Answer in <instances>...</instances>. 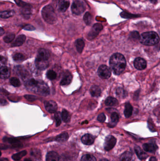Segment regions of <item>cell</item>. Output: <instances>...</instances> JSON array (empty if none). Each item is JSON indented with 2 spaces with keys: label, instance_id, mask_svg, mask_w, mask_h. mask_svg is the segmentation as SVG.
<instances>
[{
  "label": "cell",
  "instance_id": "6da1fadb",
  "mask_svg": "<svg viewBox=\"0 0 160 161\" xmlns=\"http://www.w3.org/2000/svg\"><path fill=\"white\" fill-rule=\"evenodd\" d=\"M110 65L114 74L116 75H119L126 69V61L122 54L115 53L111 57Z\"/></svg>",
  "mask_w": 160,
  "mask_h": 161
},
{
  "label": "cell",
  "instance_id": "7a4b0ae2",
  "mask_svg": "<svg viewBox=\"0 0 160 161\" xmlns=\"http://www.w3.org/2000/svg\"><path fill=\"white\" fill-rule=\"evenodd\" d=\"M27 88L39 95L47 96L50 93V88L46 83L42 80H36L32 78L26 83Z\"/></svg>",
  "mask_w": 160,
  "mask_h": 161
},
{
  "label": "cell",
  "instance_id": "3957f363",
  "mask_svg": "<svg viewBox=\"0 0 160 161\" xmlns=\"http://www.w3.org/2000/svg\"><path fill=\"white\" fill-rule=\"evenodd\" d=\"M159 39L158 34L153 31L142 33L139 38L140 42L146 46L156 45L159 43Z\"/></svg>",
  "mask_w": 160,
  "mask_h": 161
},
{
  "label": "cell",
  "instance_id": "277c9868",
  "mask_svg": "<svg viewBox=\"0 0 160 161\" xmlns=\"http://www.w3.org/2000/svg\"><path fill=\"white\" fill-rule=\"evenodd\" d=\"M42 14L45 21L50 24H53L57 21V14L53 7L50 5H47L43 8Z\"/></svg>",
  "mask_w": 160,
  "mask_h": 161
},
{
  "label": "cell",
  "instance_id": "5b68a950",
  "mask_svg": "<svg viewBox=\"0 0 160 161\" xmlns=\"http://www.w3.org/2000/svg\"><path fill=\"white\" fill-rule=\"evenodd\" d=\"M71 9L73 14L80 15L85 12L86 6L85 2L81 0H76L73 2Z\"/></svg>",
  "mask_w": 160,
  "mask_h": 161
},
{
  "label": "cell",
  "instance_id": "8992f818",
  "mask_svg": "<svg viewBox=\"0 0 160 161\" xmlns=\"http://www.w3.org/2000/svg\"><path fill=\"white\" fill-rule=\"evenodd\" d=\"M99 76L103 79H107L110 77L111 70L110 68L106 65H101L98 70Z\"/></svg>",
  "mask_w": 160,
  "mask_h": 161
},
{
  "label": "cell",
  "instance_id": "52a82bcc",
  "mask_svg": "<svg viewBox=\"0 0 160 161\" xmlns=\"http://www.w3.org/2000/svg\"><path fill=\"white\" fill-rule=\"evenodd\" d=\"M103 29V25L100 23H97L94 25L90 32L88 33V38L89 40L93 39L98 36L99 33Z\"/></svg>",
  "mask_w": 160,
  "mask_h": 161
},
{
  "label": "cell",
  "instance_id": "ba28073f",
  "mask_svg": "<svg viewBox=\"0 0 160 161\" xmlns=\"http://www.w3.org/2000/svg\"><path fill=\"white\" fill-rule=\"evenodd\" d=\"M116 139L112 135H108L105 139L104 142V149L105 150L109 151L113 149L116 144Z\"/></svg>",
  "mask_w": 160,
  "mask_h": 161
},
{
  "label": "cell",
  "instance_id": "9c48e42d",
  "mask_svg": "<svg viewBox=\"0 0 160 161\" xmlns=\"http://www.w3.org/2000/svg\"><path fill=\"white\" fill-rule=\"evenodd\" d=\"M45 107L46 110L50 113H55L57 110V105L53 100L45 101Z\"/></svg>",
  "mask_w": 160,
  "mask_h": 161
},
{
  "label": "cell",
  "instance_id": "30bf717a",
  "mask_svg": "<svg viewBox=\"0 0 160 161\" xmlns=\"http://www.w3.org/2000/svg\"><path fill=\"white\" fill-rule=\"evenodd\" d=\"M134 66L138 70H143L146 68V62L142 58H137L134 61Z\"/></svg>",
  "mask_w": 160,
  "mask_h": 161
},
{
  "label": "cell",
  "instance_id": "8fae6325",
  "mask_svg": "<svg viewBox=\"0 0 160 161\" xmlns=\"http://www.w3.org/2000/svg\"><path fill=\"white\" fill-rule=\"evenodd\" d=\"M49 52L45 49H40L38 51L37 59L42 60H47L50 58Z\"/></svg>",
  "mask_w": 160,
  "mask_h": 161
},
{
  "label": "cell",
  "instance_id": "7c38bea8",
  "mask_svg": "<svg viewBox=\"0 0 160 161\" xmlns=\"http://www.w3.org/2000/svg\"><path fill=\"white\" fill-rule=\"evenodd\" d=\"M81 141L83 144L86 145H91L93 144L95 138L92 135L86 134L81 138Z\"/></svg>",
  "mask_w": 160,
  "mask_h": 161
},
{
  "label": "cell",
  "instance_id": "4fadbf2b",
  "mask_svg": "<svg viewBox=\"0 0 160 161\" xmlns=\"http://www.w3.org/2000/svg\"><path fill=\"white\" fill-rule=\"evenodd\" d=\"M143 148L146 152L154 153L156 150L157 146L155 143H148L143 145Z\"/></svg>",
  "mask_w": 160,
  "mask_h": 161
},
{
  "label": "cell",
  "instance_id": "5bb4252c",
  "mask_svg": "<svg viewBox=\"0 0 160 161\" xmlns=\"http://www.w3.org/2000/svg\"><path fill=\"white\" fill-rule=\"evenodd\" d=\"M35 65L38 69L39 70H44L49 67V62L47 60H42L36 58Z\"/></svg>",
  "mask_w": 160,
  "mask_h": 161
},
{
  "label": "cell",
  "instance_id": "9a60e30c",
  "mask_svg": "<svg viewBox=\"0 0 160 161\" xmlns=\"http://www.w3.org/2000/svg\"><path fill=\"white\" fill-rule=\"evenodd\" d=\"M11 75V71L8 67L6 66L0 68V78L6 79L8 78Z\"/></svg>",
  "mask_w": 160,
  "mask_h": 161
},
{
  "label": "cell",
  "instance_id": "2e32d148",
  "mask_svg": "<svg viewBox=\"0 0 160 161\" xmlns=\"http://www.w3.org/2000/svg\"><path fill=\"white\" fill-rule=\"evenodd\" d=\"M60 157L57 152L51 151L46 155V161H59Z\"/></svg>",
  "mask_w": 160,
  "mask_h": 161
},
{
  "label": "cell",
  "instance_id": "e0dca14e",
  "mask_svg": "<svg viewBox=\"0 0 160 161\" xmlns=\"http://www.w3.org/2000/svg\"><path fill=\"white\" fill-rule=\"evenodd\" d=\"M70 6V2L65 0H59L58 4V9L60 12H65Z\"/></svg>",
  "mask_w": 160,
  "mask_h": 161
},
{
  "label": "cell",
  "instance_id": "ac0fdd59",
  "mask_svg": "<svg viewBox=\"0 0 160 161\" xmlns=\"http://www.w3.org/2000/svg\"><path fill=\"white\" fill-rule=\"evenodd\" d=\"M26 39V37L24 35H20L17 38L14 43L12 44V47H18L23 44Z\"/></svg>",
  "mask_w": 160,
  "mask_h": 161
},
{
  "label": "cell",
  "instance_id": "d6986e66",
  "mask_svg": "<svg viewBox=\"0 0 160 161\" xmlns=\"http://www.w3.org/2000/svg\"><path fill=\"white\" fill-rule=\"evenodd\" d=\"M134 157L133 154L126 151L123 153L120 157V161H133Z\"/></svg>",
  "mask_w": 160,
  "mask_h": 161
},
{
  "label": "cell",
  "instance_id": "ffe728a7",
  "mask_svg": "<svg viewBox=\"0 0 160 161\" xmlns=\"http://www.w3.org/2000/svg\"><path fill=\"white\" fill-rule=\"evenodd\" d=\"M134 149H135V153L139 159L143 160V159H146V158L148 157V154L145 153L143 150H142L141 149L139 146H136L134 148Z\"/></svg>",
  "mask_w": 160,
  "mask_h": 161
},
{
  "label": "cell",
  "instance_id": "44dd1931",
  "mask_svg": "<svg viewBox=\"0 0 160 161\" xmlns=\"http://www.w3.org/2000/svg\"><path fill=\"white\" fill-rule=\"evenodd\" d=\"M90 93L93 97H97L100 96L101 93V90L98 86L93 85L90 90Z\"/></svg>",
  "mask_w": 160,
  "mask_h": 161
},
{
  "label": "cell",
  "instance_id": "7402d4cb",
  "mask_svg": "<svg viewBox=\"0 0 160 161\" xmlns=\"http://www.w3.org/2000/svg\"><path fill=\"white\" fill-rule=\"evenodd\" d=\"M133 107L130 104L127 103L126 104L124 109V114L126 118H129L131 116L133 113Z\"/></svg>",
  "mask_w": 160,
  "mask_h": 161
},
{
  "label": "cell",
  "instance_id": "603a6c76",
  "mask_svg": "<svg viewBox=\"0 0 160 161\" xmlns=\"http://www.w3.org/2000/svg\"><path fill=\"white\" fill-rule=\"evenodd\" d=\"M72 76L71 74L69 73L63 77V79L60 82V84L62 86L68 85L72 82Z\"/></svg>",
  "mask_w": 160,
  "mask_h": 161
},
{
  "label": "cell",
  "instance_id": "cb8c5ba5",
  "mask_svg": "<svg viewBox=\"0 0 160 161\" xmlns=\"http://www.w3.org/2000/svg\"><path fill=\"white\" fill-rule=\"evenodd\" d=\"M75 45L77 51L79 53H81L83 51V49L84 48L85 43L84 41L81 39H79L76 41L75 42Z\"/></svg>",
  "mask_w": 160,
  "mask_h": 161
},
{
  "label": "cell",
  "instance_id": "d4e9b609",
  "mask_svg": "<svg viewBox=\"0 0 160 161\" xmlns=\"http://www.w3.org/2000/svg\"><path fill=\"white\" fill-rule=\"evenodd\" d=\"M27 152L26 150L21 151L19 153H16L12 156V158L14 161H17L22 159V158L27 155Z\"/></svg>",
  "mask_w": 160,
  "mask_h": 161
},
{
  "label": "cell",
  "instance_id": "484cf974",
  "mask_svg": "<svg viewBox=\"0 0 160 161\" xmlns=\"http://www.w3.org/2000/svg\"><path fill=\"white\" fill-rule=\"evenodd\" d=\"M15 12L13 10H6L0 12V17L3 19H8L14 16Z\"/></svg>",
  "mask_w": 160,
  "mask_h": 161
},
{
  "label": "cell",
  "instance_id": "4316f807",
  "mask_svg": "<svg viewBox=\"0 0 160 161\" xmlns=\"http://www.w3.org/2000/svg\"><path fill=\"white\" fill-rule=\"evenodd\" d=\"M69 135L67 132H64L57 136L55 138V141L59 142H63L68 140Z\"/></svg>",
  "mask_w": 160,
  "mask_h": 161
},
{
  "label": "cell",
  "instance_id": "83f0119b",
  "mask_svg": "<svg viewBox=\"0 0 160 161\" xmlns=\"http://www.w3.org/2000/svg\"><path fill=\"white\" fill-rule=\"evenodd\" d=\"M105 104L107 106H116L118 104V101L115 98L113 97H108L105 100Z\"/></svg>",
  "mask_w": 160,
  "mask_h": 161
},
{
  "label": "cell",
  "instance_id": "f1b7e54d",
  "mask_svg": "<svg viewBox=\"0 0 160 161\" xmlns=\"http://www.w3.org/2000/svg\"><path fill=\"white\" fill-rule=\"evenodd\" d=\"M62 118L63 122L65 123H68L70 120V115L69 112L65 110H63L62 112Z\"/></svg>",
  "mask_w": 160,
  "mask_h": 161
},
{
  "label": "cell",
  "instance_id": "f546056e",
  "mask_svg": "<svg viewBox=\"0 0 160 161\" xmlns=\"http://www.w3.org/2000/svg\"><path fill=\"white\" fill-rule=\"evenodd\" d=\"M121 17H123L124 19H132L135 17H139L141 16L140 15H137V14H132L126 12H123L121 13L120 14Z\"/></svg>",
  "mask_w": 160,
  "mask_h": 161
},
{
  "label": "cell",
  "instance_id": "4dcf8cb0",
  "mask_svg": "<svg viewBox=\"0 0 160 161\" xmlns=\"http://www.w3.org/2000/svg\"><path fill=\"white\" fill-rule=\"evenodd\" d=\"M83 20H84L85 22L86 23V25H89L91 24V23L92 22V16L90 14V13L87 12L85 13V14L84 16Z\"/></svg>",
  "mask_w": 160,
  "mask_h": 161
},
{
  "label": "cell",
  "instance_id": "1f68e13d",
  "mask_svg": "<svg viewBox=\"0 0 160 161\" xmlns=\"http://www.w3.org/2000/svg\"><path fill=\"white\" fill-rule=\"evenodd\" d=\"M5 142L9 143L11 144H15V145L18 144L19 142V139L17 138H7L5 137L3 139Z\"/></svg>",
  "mask_w": 160,
  "mask_h": 161
},
{
  "label": "cell",
  "instance_id": "d6a6232c",
  "mask_svg": "<svg viewBox=\"0 0 160 161\" xmlns=\"http://www.w3.org/2000/svg\"><path fill=\"white\" fill-rule=\"evenodd\" d=\"M81 161H96L95 157L90 154H86L83 155Z\"/></svg>",
  "mask_w": 160,
  "mask_h": 161
},
{
  "label": "cell",
  "instance_id": "836d02e7",
  "mask_svg": "<svg viewBox=\"0 0 160 161\" xmlns=\"http://www.w3.org/2000/svg\"><path fill=\"white\" fill-rule=\"evenodd\" d=\"M10 83L13 86L18 87L21 85V83L19 80L16 77H12L10 80Z\"/></svg>",
  "mask_w": 160,
  "mask_h": 161
},
{
  "label": "cell",
  "instance_id": "e575fe53",
  "mask_svg": "<svg viewBox=\"0 0 160 161\" xmlns=\"http://www.w3.org/2000/svg\"><path fill=\"white\" fill-rule=\"evenodd\" d=\"M24 56L21 53H16L13 56V59H14V61H17V62L23 61L24 59Z\"/></svg>",
  "mask_w": 160,
  "mask_h": 161
},
{
  "label": "cell",
  "instance_id": "d590c367",
  "mask_svg": "<svg viewBox=\"0 0 160 161\" xmlns=\"http://www.w3.org/2000/svg\"><path fill=\"white\" fill-rule=\"evenodd\" d=\"M47 76L50 80H53L57 78V74L54 71L49 70L47 73Z\"/></svg>",
  "mask_w": 160,
  "mask_h": 161
},
{
  "label": "cell",
  "instance_id": "8d00e7d4",
  "mask_svg": "<svg viewBox=\"0 0 160 161\" xmlns=\"http://www.w3.org/2000/svg\"><path fill=\"white\" fill-rule=\"evenodd\" d=\"M111 119L112 123L114 125H116L118 123L119 121V116L118 113L116 112H113L112 113L111 115Z\"/></svg>",
  "mask_w": 160,
  "mask_h": 161
},
{
  "label": "cell",
  "instance_id": "74e56055",
  "mask_svg": "<svg viewBox=\"0 0 160 161\" xmlns=\"http://www.w3.org/2000/svg\"><path fill=\"white\" fill-rule=\"evenodd\" d=\"M14 38H15V35L13 33H11L5 36L4 38V40L5 43H9L14 40Z\"/></svg>",
  "mask_w": 160,
  "mask_h": 161
},
{
  "label": "cell",
  "instance_id": "f35d334b",
  "mask_svg": "<svg viewBox=\"0 0 160 161\" xmlns=\"http://www.w3.org/2000/svg\"><path fill=\"white\" fill-rule=\"evenodd\" d=\"M55 118L56 121V125L57 126L60 125L61 123V115L60 112H58L55 115Z\"/></svg>",
  "mask_w": 160,
  "mask_h": 161
},
{
  "label": "cell",
  "instance_id": "ab89813d",
  "mask_svg": "<svg viewBox=\"0 0 160 161\" xmlns=\"http://www.w3.org/2000/svg\"><path fill=\"white\" fill-rule=\"evenodd\" d=\"M15 2H16L17 4L21 8H25V7H28L31 6L29 4H27L26 2H24L21 0H15Z\"/></svg>",
  "mask_w": 160,
  "mask_h": 161
},
{
  "label": "cell",
  "instance_id": "60d3db41",
  "mask_svg": "<svg viewBox=\"0 0 160 161\" xmlns=\"http://www.w3.org/2000/svg\"><path fill=\"white\" fill-rule=\"evenodd\" d=\"M24 97L27 100L30 102H33L38 99V97L35 96L31 95H25Z\"/></svg>",
  "mask_w": 160,
  "mask_h": 161
},
{
  "label": "cell",
  "instance_id": "b9f144b4",
  "mask_svg": "<svg viewBox=\"0 0 160 161\" xmlns=\"http://www.w3.org/2000/svg\"><path fill=\"white\" fill-rule=\"evenodd\" d=\"M7 59L5 57L0 55V68L1 67L5 66L7 64Z\"/></svg>",
  "mask_w": 160,
  "mask_h": 161
},
{
  "label": "cell",
  "instance_id": "7bdbcfd3",
  "mask_svg": "<svg viewBox=\"0 0 160 161\" xmlns=\"http://www.w3.org/2000/svg\"><path fill=\"white\" fill-rule=\"evenodd\" d=\"M31 155L34 156L35 157H36L37 159H39L41 157V154L39 151L38 150H32L31 152Z\"/></svg>",
  "mask_w": 160,
  "mask_h": 161
},
{
  "label": "cell",
  "instance_id": "ee69618b",
  "mask_svg": "<svg viewBox=\"0 0 160 161\" xmlns=\"http://www.w3.org/2000/svg\"><path fill=\"white\" fill-rule=\"evenodd\" d=\"M106 116H105V114H104V113H101V114H100L98 115V117H97V120L99 122L103 123L106 120Z\"/></svg>",
  "mask_w": 160,
  "mask_h": 161
},
{
  "label": "cell",
  "instance_id": "f6af8a7d",
  "mask_svg": "<svg viewBox=\"0 0 160 161\" xmlns=\"http://www.w3.org/2000/svg\"><path fill=\"white\" fill-rule=\"evenodd\" d=\"M131 36L134 39H138L139 38V33L138 32H137V31H134L133 32L131 33Z\"/></svg>",
  "mask_w": 160,
  "mask_h": 161
},
{
  "label": "cell",
  "instance_id": "bcb514c9",
  "mask_svg": "<svg viewBox=\"0 0 160 161\" xmlns=\"http://www.w3.org/2000/svg\"><path fill=\"white\" fill-rule=\"evenodd\" d=\"M23 29L25 30H27V31H34L35 29V28L31 25H27L24 26L23 28Z\"/></svg>",
  "mask_w": 160,
  "mask_h": 161
},
{
  "label": "cell",
  "instance_id": "7dc6e473",
  "mask_svg": "<svg viewBox=\"0 0 160 161\" xmlns=\"http://www.w3.org/2000/svg\"><path fill=\"white\" fill-rule=\"evenodd\" d=\"M7 104H8V102L5 99H0V105L5 106V105H7Z\"/></svg>",
  "mask_w": 160,
  "mask_h": 161
},
{
  "label": "cell",
  "instance_id": "c3c4849f",
  "mask_svg": "<svg viewBox=\"0 0 160 161\" xmlns=\"http://www.w3.org/2000/svg\"><path fill=\"white\" fill-rule=\"evenodd\" d=\"M4 33V30L2 28H0V36H2Z\"/></svg>",
  "mask_w": 160,
  "mask_h": 161
},
{
  "label": "cell",
  "instance_id": "681fc988",
  "mask_svg": "<svg viewBox=\"0 0 160 161\" xmlns=\"http://www.w3.org/2000/svg\"><path fill=\"white\" fill-rule=\"evenodd\" d=\"M150 161H157L156 159V158L154 157H152L150 159Z\"/></svg>",
  "mask_w": 160,
  "mask_h": 161
},
{
  "label": "cell",
  "instance_id": "f907efd6",
  "mask_svg": "<svg viewBox=\"0 0 160 161\" xmlns=\"http://www.w3.org/2000/svg\"><path fill=\"white\" fill-rule=\"evenodd\" d=\"M149 1L152 3H153V4H156V3L157 2V1H158V0H149Z\"/></svg>",
  "mask_w": 160,
  "mask_h": 161
},
{
  "label": "cell",
  "instance_id": "816d5d0a",
  "mask_svg": "<svg viewBox=\"0 0 160 161\" xmlns=\"http://www.w3.org/2000/svg\"><path fill=\"white\" fill-rule=\"evenodd\" d=\"M0 161H9V160L7 158H3L1 159H0Z\"/></svg>",
  "mask_w": 160,
  "mask_h": 161
},
{
  "label": "cell",
  "instance_id": "f5cc1de1",
  "mask_svg": "<svg viewBox=\"0 0 160 161\" xmlns=\"http://www.w3.org/2000/svg\"><path fill=\"white\" fill-rule=\"evenodd\" d=\"M99 161H109L108 160L106 159H102L101 160H100Z\"/></svg>",
  "mask_w": 160,
  "mask_h": 161
},
{
  "label": "cell",
  "instance_id": "db71d44e",
  "mask_svg": "<svg viewBox=\"0 0 160 161\" xmlns=\"http://www.w3.org/2000/svg\"><path fill=\"white\" fill-rule=\"evenodd\" d=\"M24 161H32L31 160H30L29 159H24Z\"/></svg>",
  "mask_w": 160,
  "mask_h": 161
},
{
  "label": "cell",
  "instance_id": "11a10c76",
  "mask_svg": "<svg viewBox=\"0 0 160 161\" xmlns=\"http://www.w3.org/2000/svg\"><path fill=\"white\" fill-rule=\"evenodd\" d=\"M1 155V152L0 151V157Z\"/></svg>",
  "mask_w": 160,
  "mask_h": 161
}]
</instances>
